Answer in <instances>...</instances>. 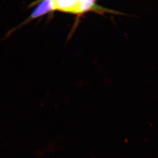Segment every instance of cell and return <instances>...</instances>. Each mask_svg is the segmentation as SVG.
Instances as JSON below:
<instances>
[{"mask_svg": "<svg viewBox=\"0 0 158 158\" xmlns=\"http://www.w3.org/2000/svg\"><path fill=\"white\" fill-rule=\"evenodd\" d=\"M36 5V6L30 14L28 19L24 23H28L29 21L34 20L38 18L45 15L46 14L53 11L52 6L51 4V0H38L32 2V5Z\"/></svg>", "mask_w": 158, "mask_h": 158, "instance_id": "obj_2", "label": "cell"}, {"mask_svg": "<svg viewBox=\"0 0 158 158\" xmlns=\"http://www.w3.org/2000/svg\"><path fill=\"white\" fill-rule=\"evenodd\" d=\"M52 11L68 12L74 14H82L98 6L89 4L88 0H51Z\"/></svg>", "mask_w": 158, "mask_h": 158, "instance_id": "obj_1", "label": "cell"}]
</instances>
